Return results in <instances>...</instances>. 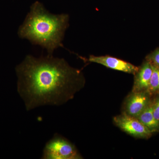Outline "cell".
<instances>
[{"instance_id": "277c9868", "label": "cell", "mask_w": 159, "mask_h": 159, "mask_svg": "<svg viewBox=\"0 0 159 159\" xmlns=\"http://www.w3.org/2000/svg\"><path fill=\"white\" fill-rule=\"evenodd\" d=\"M114 123L120 129L128 134L139 139H148L152 133L136 118L125 113L113 118Z\"/></svg>"}, {"instance_id": "30bf717a", "label": "cell", "mask_w": 159, "mask_h": 159, "mask_svg": "<svg viewBox=\"0 0 159 159\" xmlns=\"http://www.w3.org/2000/svg\"><path fill=\"white\" fill-rule=\"evenodd\" d=\"M145 59L148 60L153 65L159 68V47L147 55Z\"/></svg>"}, {"instance_id": "52a82bcc", "label": "cell", "mask_w": 159, "mask_h": 159, "mask_svg": "<svg viewBox=\"0 0 159 159\" xmlns=\"http://www.w3.org/2000/svg\"><path fill=\"white\" fill-rule=\"evenodd\" d=\"M153 72L152 64L145 59L142 65L139 67L136 73L134 74V82L132 92L148 91L149 82Z\"/></svg>"}, {"instance_id": "5b68a950", "label": "cell", "mask_w": 159, "mask_h": 159, "mask_svg": "<svg viewBox=\"0 0 159 159\" xmlns=\"http://www.w3.org/2000/svg\"><path fill=\"white\" fill-rule=\"evenodd\" d=\"M150 95L147 91H132L125 99L123 113L137 118L150 103Z\"/></svg>"}, {"instance_id": "8992f818", "label": "cell", "mask_w": 159, "mask_h": 159, "mask_svg": "<svg viewBox=\"0 0 159 159\" xmlns=\"http://www.w3.org/2000/svg\"><path fill=\"white\" fill-rule=\"evenodd\" d=\"M80 58L84 61L99 64L108 68L133 75L136 73L139 69V67L130 63L109 55L97 56L91 55L88 59L81 57Z\"/></svg>"}, {"instance_id": "9c48e42d", "label": "cell", "mask_w": 159, "mask_h": 159, "mask_svg": "<svg viewBox=\"0 0 159 159\" xmlns=\"http://www.w3.org/2000/svg\"><path fill=\"white\" fill-rule=\"evenodd\" d=\"M152 66L153 72L149 82L148 92L150 94H159V68L153 65Z\"/></svg>"}, {"instance_id": "7a4b0ae2", "label": "cell", "mask_w": 159, "mask_h": 159, "mask_svg": "<svg viewBox=\"0 0 159 159\" xmlns=\"http://www.w3.org/2000/svg\"><path fill=\"white\" fill-rule=\"evenodd\" d=\"M69 19L67 14L50 13L42 3L36 1L31 5L18 34L20 38L46 49L48 55H53L55 50L63 47L62 41L69 26Z\"/></svg>"}, {"instance_id": "3957f363", "label": "cell", "mask_w": 159, "mask_h": 159, "mask_svg": "<svg viewBox=\"0 0 159 159\" xmlns=\"http://www.w3.org/2000/svg\"><path fill=\"white\" fill-rule=\"evenodd\" d=\"M82 158L75 145L57 133L46 143L41 157L42 159Z\"/></svg>"}, {"instance_id": "8fae6325", "label": "cell", "mask_w": 159, "mask_h": 159, "mask_svg": "<svg viewBox=\"0 0 159 159\" xmlns=\"http://www.w3.org/2000/svg\"><path fill=\"white\" fill-rule=\"evenodd\" d=\"M153 102V116L155 119L159 124V97Z\"/></svg>"}, {"instance_id": "6da1fadb", "label": "cell", "mask_w": 159, "mask_h": 159, "mask_svg": "<svg viewBox=\"0 0 159 159\" xmlns=\"http://www.w3.org/2000/svg\"><path fill=\"white\" fill-rule=\"evenodd\" d=\"M17 90L27 111L59 106L74 98L85 84L81 70L53 55L26 56L16 66Z\"/></svg>"}, {"instance_id": "ba28073f", "label": "cell", "mask_w": 159, "mask_h": 159, "mask_svg": "<svg viewBox=\"0 0 159 159\" xmlns=\"http://www.w3.org/2000/svg\"><path fill=\"white\" fill-rule=\"evenodd\" d=\"M153 102L151 101L146 108L136 118L152 133L159 131V124L153 116Z\"/></svg>"}]
</instances>
